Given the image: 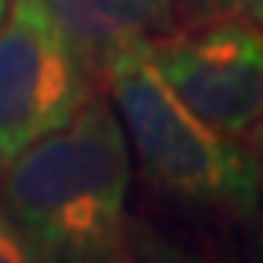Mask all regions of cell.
<instances>
[{"label":"cell","instance_id":"1","mask_svg":"<svg viewBox=\"0 0 263 263\" xmlns=\"http://www.w3.org/2000/svg\"><path fill=\"white\" fill-rule=\"evenodd\" d=\"M127 175L121 124L96 92L7 159L4 197L45 263H127Z\"/></svg>","mask_w":263,"mask_h":263},{"label":"cell","instance_id":"2","mask_svg":"<svg viewBox=\"0 0 263 263\" xmlns=\"http://www.w3.org/2000/svg\"><path fill=\"white\" fill-rule=\"evenodd\" d=\"M105 89L115 96L143 172L156 187L184 200L222 203L244 213L257 206L260 168L251 146L203 124L159 77L146 42H134L115 54Z\"/></svg>","mask_w":263,"mask_h":263},{"label":"cell","instance_id":"3","mask_svg":"<svg viewBox=\"0 0 263 263\" xmlns=\"http://www.w3.org/2000/svg\"><path fill=\"white\" fill-rule=\"evenodd\" d=\"M146 54L168 89L219 134L257 140L263 111V42L254 26L165 29Z\"/></svg>","mask_w":263,"mask_h":263},{"label":"cell","instance_id":"4","mask_svg":"<svg viewBox=\"0 0 263 263\" xmlns=\"http://www.w3.org/2000/svg\"><path fill=\"white\" fill-rule=\"evenodd\" d=\"M96 96L39 0H13L0 29V159L61 130Z\"/></svg>","mask_w":263,"mask_h":263},{"label":"cell","instance_id":"5","mask_svg":"<svg viewBox=\"0 0 263 263\" xmlns=\"http://www.w3.org/2000/svg\"><path fill=\"white\" fill-rule=\"evenodd\" d=\"M263 0H172V26H254L260 29Z\"/></svg>","mask_w":263,"mask_h":263},{"label":"cell","instance_id":"6","mask_svg":"<svg viewBox=\"0 0 263 263\" xmlns=\"http://www.w3.org/2000/svg\"><path fill=\"white\" fill-rule=\"evenodd\" d=\"M159 263H197V260H191V257H184V254H172V251H165V257H162Z\"/></svg>","mask_w":263,"mask_h":263},{"label":"cell","instance_id":"7","mask_svg":"<svg viewBox=\"0 0 263 263\" xmlns=\"http://www.w3.org/2000/svg\"><path fill=\"white\" fill-rule=\"evenodd\" d=\"M0 16H4V0H0Z\"/></svg>","mask_w":263,"mask_h":263}]
</instances>
